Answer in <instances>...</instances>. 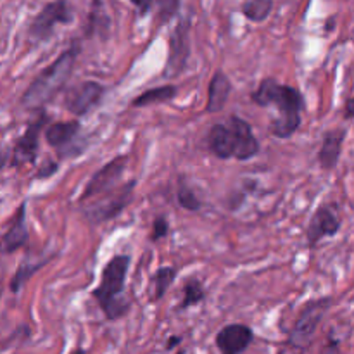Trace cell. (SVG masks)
<instances>
[{
    "mask_svg": "<svg viewBox=\"0 0 354 354\" xmlns=\"http://www.w3.org/2000/svg\"><path fill=\"white\" fill-rule=\"evenodd\" d=\"M251 99L261 107L275 106L279 109V116L272 123V133L275 137L289 138L299 130L304 99L297 88L282 85L273 78H265L251 93Z\"/></svg>",
    "mask_w": 354,
    "mask_h": 354,
    "instance_id": "cell-1",
    "label": "cell"
},
{
    "mask_svg": "<svg viewBox=\"0 0 354 354\" xmlns=\"http://www.w3.org/2000/svg\"><path fill=\"white\" fill-rule=\"evenodd\" d=\"M80 54V44L75 41L71 47L66 48L52 64H48L37 78L31 82V85L24 90L21 97V104L26 109H38L44 107L62 86L66 85L68 78L71 76L75 68L76 57Z\"/></svg>",
    "mask_w": 354,
    "mask_h": 354,
    "instance_id": "cell-2",
    "label": "cell"
},
{
    "mask_svg": "<svg viewBox=\"0 0 354 354\" xmlns=\"http://www.w3.org/2000/svg\"><path fill=\"white\" fill-rule=\"evenodd\" d=\"M130 268V256L118 254L106 263L100 275V283L92 290L107 320H118L128 313L130 304L121 297Z\"/></svg>",
    "mask_w": 354,
    "mask_h": 354,
    "instance_id": "cell-3",
    "label": "cell"
},
{
    "mask_svg": "<svg viewBox=\"0 0 354 354\" xmlns=\"http://www.w3.org/2000/svg\"><path fill=\"white\" fill-rule=\"evenodd\" d=\"M135 185H137V182L131 180V182L124 183V185L114 187L109 192L102 194L100 197H97L95 203L85 207V216L92 223H104V221L114 220L130 204L131 197H133Z\"/></svg>",
    "mask_w": 354,
    "mask_h": 354,
    "instance_id": "cell-4",
    "label": "cell"
},
{
    "mask_svg": "<svg viewBox=\"0 0 354 354\" xmlns=\"http://www.w3.org/2000/svg\"><path fill=\"white\" fill-rule=\"evenodd\" d=\"M330 297L324 299L310 301L301 311L299 318L294 324L292 330L289 334V344L296 349H308L313 342L315 334H317L318 325L324 320L325 313L330 308Z\"/></svg>",
    "mask_w": 354,
    "mask_h": 354,
    "instance_id": "cell-5",
    "label": "cell"
},
{
    "mask_svg": "<svg viewBox=\"0 0 354 354\" xmlns=\"http://www.w3.org/2000/svg\"><path fill=\"white\" fill-rule=\"evenodd\" d=\"M71 21L73 12L64 0L48 2L31 19L30 26H28V37L33 41H47L54 35V28L57 24L71 23Z\"/></svg>",
    "mask_w": 354,
    "mask_h": 354,
    "instance_id": "cell-6",
    "label": "cell"
},
{
    "mask_svg": "<svg viewBox=\"0 0 354 354\" xmlns=\"http://www.w3.org/2000/svg\"><path fill=\"white\" fill-rule=\"evenodd\" d=\"M190 17L185 19H180V23L176 24L175 30H173L171 37H169V52L168 59H166L165 71L162 76L165 78H175L180 73H183L185 69L187 61H189L190 55Z\"/></svg>",
    "mask_w": 354,
    "mask_h": 354,
    "instance_id": "cell-7",
    "label": "cell"
},
{
    "mask_svg": "<svg viewBox=\"0 0 354 354\" xmlns=\"http://www.w3.org/2000/svg\"><path fill=\"white\" fill-rule=\"evenodd\" d=\"M127 161H128L127 156H118V158H114L113 161L106 162L99 171L93 173L92 178L88 180L86 187L83 189V194L82 197H80V201H82V203L83 201H90L93 199V197H100L102 194L113 190L114 183L121 178L124 168H127Z\"/></svg>",
    "mask_w": 354,
    "mask_h": 354,
    "instance_id": "cell-8",
    "label": "cell"
},
{
    "mask_svg": "<svg viewBox=\"0 0 354 354\" xmlns=\"http://www.w3.org/2000/svg\"><path fill=\"white\" fill-rule=\"evenodd\" d=\"M47 121L48 116L41 109L37 120L28 124L24 133L17 138L16 145L12 147V166L21 168V166L35 162L38 154V145H40V131L44 124H47Z\"/></svg>",
    "mask_w": 354,
    "mask_h": 354,
    "instance_id": "cell-9",
    "label": "cell"
},
{
    "mask_svg": "<svg viewBox=\"0 0 354 354\" xmlns=\"http://www.w3.org/2000/svg\"><path fill=\"white\" fill-rule=\"evenodd\" d=\"M102 95L104 86L100 83L92 82V80L82 82L66 92L64 107L75 116H85L92 107H95L100 102Z\"/></svg>",
    "mask_w": 354,
    "mask_h": 354,
    "instance_id": "cell-10",
    "label": "cell"
},
{
    "mask_svg": "<svg viewBox=\"0 0 354 354\" xmlns=\"http://www.w3.org/2000/svg\"><path fill=\"white\" fill-rule=\"evenodd\" d=\"M339 230H341V220H339L337 209H335L334 204H324L315 211L310 223H308V244L315 245L324 237H334Z\"/></svg>",
    "mask_w": 354,
    "mask_h": 354,
    "instance_id": "cell-11",
    "label": "cell"
},
{
    "mask_svg": "<svg viewBox=\"0 0 354 354\" xmlns=\"http://www.w3.org/2000/svg\"><path fill=\"white\" fill-rule=\"evenodd\" d=\"M254 332L244 324H232L216 334V346L221 354H242L252 344Z\"/></svg>",
    "mask_w": 354,
    "mask_h": 354,
    "instance_id": "cell-12",
    "label": "cell"
},
{
    "mask_svg": "<svg viewBox=\"0 0 354 354\" xmlns=\"http://www.w3.org/2000/svg\"><path fill=\"white\" fill-rule=\"evenodd\" d=\"M207 147L218 159L235 158L237 138H235V131L228 121L227 123L220 121L211 127L209 133H207Z\"/></svg>",
    "mask_w": 354,
    "mask_h": 354,
    "instance_id": "cell-13",
    "label": "cell"
},
{
    "mask_svg": "<svg viewBox=\"0 0 354 354\" xmlns=\"http://www.w3.org/2000/svg\"><path fill=\"white\" fill-rule=\"evenodd\" d=\"M78 135L80 123L76 120L55 121V123L48 124L47 130H45V140L50 147L57 149L61 158H66V156H69V145L76 142Z\"/></svg>",
    "mask_w": 354,
    "mask_h": 354,
    "instance_id": "cell-14",
    "label": "cell"
},
{
    "mask_svg": "<svg viewBox=\"0 0 354 354\" xmlns=\"http://www.w3.org/2000/svg\"><path fill=\"white\" fill-rule=\"evenodd\" d=\"M228 123H230L232 128H234L235 138H237L235 159H239V161H248V159L258 156L261 145H259V140L256 138L251 124L239 116H230L228 118Z\"/></svg>",
    "mask_w": 354,
    "mask_h": 354,
    "instance_id": "cell-15",
    "label": "cell"
},
{
    "mask_svg": "<svg viewBox=\"0 0 354 354\" xmlns=\"http://www.w3.org/2000/svg\"><path fill=\"white\" fill-rule=\"evenodd\" d=\"M346 135H348L346 128H334V130L325 131L320 152H318V162H320L322 169L330 171V169L337 166L339 159H341L342 144H344Z\"/></svg>",
    "mask_w": 354,
    "mask_h": 354,
    "instance_id": "cell-16",
    "label": "cell"
},
{
    "mask_svg": "<svg viewBox=\"0 0 354 354\" xmlns=\"http://www.w3.org/2000/svg\"><path fill=\"white\" fill-rule=\"evenodd\" d=\"M28 228H26V203H21L16 214L10 220L9 230L2 239V249L6 254L17 251L28 244Z\"/></svg>",
    "mask_w": 354,
    "mask_h": 354,
    "instance_id": "cell-17",
    "label": "cell"
},
{
    "mask_svg": "<svg viewBox=\"0 0 354 354\" xmlns=\"http://www.w3.org/2000/svg\"><path fill=\"white\" fill-rule=\"evenodd\" d=\"M230 92L232 82L221 69H218L213 75V78H211L209 85H207V113H220V111H223V107L228 102V97H230Z\"/></svg>",
    "mask_w": 354,
    "mask_h": 354,
    "instance_id": "cell-18",
    "label": "cell"
},
{
    "mask_svg": "<svg viewBox=\"0 0 354 354\" xmlns=\"http://www.w3.org/2000/svg\"><path fill=\"white\" fill-rule=\"evenodd\" d=\"M48 259L50 258H44V256H40V258H33L31 254H26V258L19 263L17 270L14 272L12 279H10V283H9L10 292L19 294L21 290H23L24 283H26L28 280H30L31 277L41 268V266L47 265Z\"/></svg>",
    "mask_w": 354,
    "mask_h": 354,
    "instance_id": "cell-19",
    "label": "cell"
},
{
    "mask_svg": "<svg viewBox=\"0 0 354 354\" xmlns=\"http://www.w3.org/2000/svg\"><path fill=\"white\" fill-rule=\"evenodd\" d=\"M176 92H178V86H175V85L156 86V88L145 90V92H142L140 95L135 97V99L131 100V106L133 107H149V106H154V104L169 102V100L175 99Z\"/></svg>",
    "mask_w": 354,
    "mask_h": 354,
    "instance_id": "cell-20",
    "label": "cell"
},
{
    "mask_svg": "<svg viewBox=\"0 0 354 354\" xmlns=\"http://www.w3.org/2000/svg\"><path fill=\"white\" fill-rule=\"evenodd\" d=\"M176 279V268L175 266H162V268L156 270L154 275L151 277V283H152V296L151 299L159 301L162 299L166 292H168L169 287L173 286Z\"/></svg>",
    "mask_w": 354,
    "mask_h": 354,
    "instance_id": "cell-21",
    "label": "cell"
},
{
    "mask_svg": "<svg viewBox=\"0 0 354 354\" xmlns=\"http://www.w3.org/2000/svg\"><path fill=\"white\" fill-rule=\"evenodd\" d=\"M273 9L272 0H249L242 3V14L252 23H261L270 16Z\"/></svg>",
    "mask_w": 354,
    "mask_h": 354,
    "instance_id": "cell-22",
    "label": "cell"
},
{
    "mask_svg": "<svg viewBox=\"0 0 354 354\" xmlns=\"http://www.w3.org/2000/svg\"><path fill=\"white\" fill-rule=\"evenodd\" d=\"M176 199H178V204L187 211H199L203 207V203L197 197V194L194 192V189H190L187 185L185 178L180 176L178 180V192H176Z\"/></svg>",
    "mask_w": 354,
    "mask_h": 354,
    "instance_id": "cell-23",
    "label": "cell"
},
{
    "mask_svg": "<svg viewBox=\"0 0 354 354\" xmlns=\"http://www.w3.org/2000/svg\"><path fill=\"white\" fill-rule=\"evenodd\" d=\"M206 292H204L203 286H201L199 280H189V282L183 286V299L180 304V310H187L190 306H196L201 301H204Z\"/></svg>",
    "mask_w": 354,
    "mask_h": 354,
    "instance_id": "cell-24",
    "label": "cell"
},
{
    "mask_svg": "<svg viewBox=\"0 0 354 354\" xmlns=\"http://www.w3.org/2000/svg\"><path fill=\"white\" fill-rule=\"evenodd\" d=\"M169 232V223L168 218L166 216H156L154 225H152V234H151V241L158 242L161 239H165Z\"/></svg>",
    "mask_w": 354,
    "mask_h": 354,
    "instance_id": "cell-25",
    "label": "cell"
},
{
    "mask_svg": "<svg viewBox=\"0 0 354 354\" xmlns=\"http://www.w3.org/2000/svg\"><path fill=\"white\" fill-rule=\"evenodd\" d=\"M178 9H180V2H176V0H166V2L159 3V16H161V21L171 19Z\"/></svg>",
    "mask_w": 354,
    "mask_h": 354,
    "instance_id": "cell-26",
    "label": "cell"
},
{
    "mask_svg": "<svg viewBox=\"0 0 354 354\" xmlns=\"http://www.w3.org/2000/svg\"><path fill=\"white\" fill-rule=\"evenodd\" d=\"M344 118H346V120H354V97H351V99L346 102Z\"/></svg>",
    "mask_w": 354,
    "mask_h": 354,
    "instance_id": "cell-27",
    "label": "cell"
},
{
    "mask_svg": "<svg viewBox=\"0 0 354 354\" xmlns=\"http://www.w3.org/2000/svg\"><path fill=\"white\" fill-rule=\"evenodd\" d=\"M48 169H45V171H38V176H40V178H47V176H50L52 173L54 171H57V165H55V162H48Z\"/></svg>",
    "mask_w": 354,
    "mask_h": 354,
    "instance_id": "cell-28",
    "label": "cell"
},
{
    "mask_svg": "<svg viewBox=\"0 0 354 354\" xmlns=\"http://www.w3.org/2000/svg\"><path fill=\"white\" fill-rule=\"evenodd\" d=\"M133 6H137L138 7V14H140V16H144V14L147 12L149 9H151L152 3L151 2H133Z\"/></svg>",
    "mask_w": 354,
    "mask_h": 354,
    "instance_id": "cell-29",
    "label": "cell"
},
{
    "mask_svg": "<svg viewBox=\"0 0 354 354\" xmlns=\"http://www.w3.org/2000/svg\"><path fill=\"white\" fill-rule=\"evenodd\" d=\"M180 341H182V339H180V337H171V339H169V342H168V349L175 348V346L178 344Z\"/></svg>",
    "mask_w": 354,
    "mask_h": 354,
    "instance_id": "cell-30",
    "label": "cell"
},
{
    "mask_svg": "<svg viewBox=\"0 0 354 354\" xmlns=\"http://www.w3.org/2000/svg\"><path fill=\"white\" fill-rule=\"evenodd\" d=\"M69 354H86V353H85V349H80V348H78V349H75V351L69 353Z\"/></svg>",
    "mask_w": 354,
    "mask_h": 354,
    "instance_id": "cell-31",
    "label": "cell"
}]
</instances>
